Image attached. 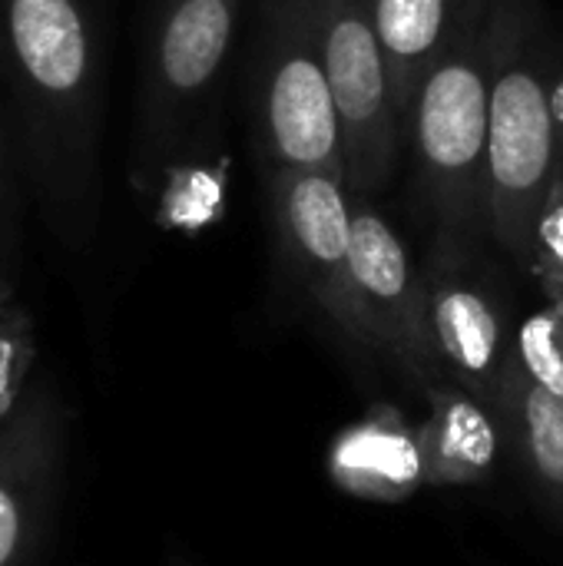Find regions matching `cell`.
I'll return each instance as SVG.
<instances>
[{
    "label": "cell",
    "instance_id": "5b68a950",
    "mask_svg": "<svg viewBox=\"0 0 563 566\" xmlns=\"http://www.w3.org/2000/svg\"><path fill=\"white\" fill-rule=\"evenodd\" d=\"M252 106L265 179L285 169L345 179L342 126L319 40V0L265 3Z\"/></svg>",
    "mask_w": 563,
    "mask_h": 566
},
{
    "label": "cell",
    "instance_id": "4fadbf2b",
    "mask_svg": "<svg viewBox=\"0 0 563 566\" xmlns=\"http://www.w3.org/2000/svg\"><path fill=\"white\" fill-rule=\"evenodd\" d=\"M332 481L365 501H405L425 484L418 428L398 408L375 405L358 424L338 434L329 451Z\"/></svg>",
    "mask_w": 563,
    "mask_h": 566
},
{
    "label": "cell",
    "instance_id": "9a60e30c",
    "mask_svg": "<svg viewBox=\"0 0 563 566\" xmlns=\"http://www.w3.org/2000/svg\"><path fill=\"white\" fill-rule=\"evenodd\" d=\"M37 361L33 318L17 298V282H0V431L20 415Z\"/></svg>",
    "mask_w": 563,
    "mask_h": 566
},
{
    "label": "cell",
    "instance_id": "6da1fadb",
    "mask_svg": "<svg viewBox=\"0 0 563 566\" xmlns=\"http://www.w3.org/2000/svg\"><path fill=\"white\" fill-rule=\"evenodd\" d=\"M0 76L20 156L53 235L80 249L100 222L103 30L96 0H0Z\"/></svg>",
    "mask_w": 563,
    "mask_h": 566
},
{
    "label": "cell",
    "instance_id": "7c38bea8",
    "mask_svg": "<svg viewBox=\"0 0 563 566\" xmlns=\"http://www.w3.org/2000/svg\"><path fill=\"white\" fill-rule=\"evenodd\" d=\"M491 411L531 497L563 534V398L528 378L511 358Z\"/></svg>",
    "mask_w": 563,
    "mask_h": 566
},
{
    "label": "cell",
    "instance_id": "8992f818",
    "mask_svg": "<svg viewBox=\"0 0 563 566\" xmlns=\"http://www.w3.org/2000/svg\"><path fill=\"white\" fill-rule=\"evenodd\" d=\"M319 40L342 126L345 186L375 196L392 182L408 136L395 109L372 0H319Z\"/></svg>",
    "mask_w": 563,
    "mask_h": 566
},
{
    "label": "cell",
    "instance_id": "8fae6325",
    "mask_svg": "<svg viewBox=\"0 0 563 566\" xmlns=\"http://www.w3.org/2000/svg\"><path fill=\"white\" fill-rule=\"evenodd\" d=\"M425 398L431 408L428 421L418 428L425 484L438 491L484 484L498 471L504 448L498 415L455 381L428 388Z\"/></svg>",
    "mask_w": 563,
    "mask_h": 566
},
{
    "label": "cell",
    "instance_id": "9c48e42d",
    "mask_svg": "<svg viewBox=\"0 0 563 566\" xmlns=\"http://www.w3.org/2000/svg\"><path fill=\"white\" fill-rule=\"evenodd\" d=\"M425 282L431 342L445 378L491 408L514 358V332L481 249L431 242Z\"/></svg>",
    "mask_w": 563,
    "mask_h": 566
},
{
    "label": "cell",
    "instance_id": "ba28073f",
    "mask_svg": "<svg viewBox=\"0 0 563 566\" xmlns=\"http://www.w3.org/2000/svg\"><path fill=\"white\" fill-rule=\"evenodd\" d=\"M269 199L282 275L295 295L329 322L352 355L368 358L352 285L345 179L332 172L285 169L269 176Z\"/></svg>",
    "mask_w": 563,
    "mask_h": 566
},
{
    "label": "cell",
    "instance_id": "2e32d148",
    "mask_svg": "<svg viewBox=\"0 0 563 566\" xmlns=\"http://www.w3.org/2000/svg\"><path fill=\"white\" fill-rule=\"evenodd\" d=\"M514 358L541 388L563 398V308L544 302L514 332Z\"/></svg>",
    "mask_w": 563,
    "mask_h": 566
},
{
    "label": "cell",
    "instance_id": "30bf717a",
    "mask_svg": "<svg viewBox=\"0 0 563 566\" xmlns=\"http://www.w3.org/2000/svg\"><path fill=\"white\" fill-rule=\"evenodd\" d=\"M60 405L40 381L0 431V566H27L46 524L60 468Z\"/></svg>",
    "mask_w": 563,
    "mask_h": 566
},
{
    "label": "cell",
    "instance_id": "e0dca14e",
    "mask_svg": "<svg viewBox=\"0 0 563 566\" xmlns=\"http://www.w3.org/2000/svg\"><path fill=\"white\" fill-rule=\"evenodd\" d=\"M23 159L13 156V136L0 106V282H17L23 255Z\"/></svg>",
    "mask_w": 563,
    "mask_h": 566
},
{
    "label": "cell",
    "instance_id": "277c9868",
    "mask_svg": "<svg viewBox=\"0 0 563 566\" xmlns=\"http://www.w3.org/2000/svg\"><path fill=\"white\" fill-rule=\"evenodd\" d=\"M239 0H159L143 56L129 182L149 196L176 176L229 60Z\"/></svg>",
    "mask_w": 563,
    "mask_h": 566
},
{
    "label": "cell",
    "instance_id": "5bb4252c",
    "mask_svg": "<svg viewBox=\"0 0 563 566\" xmlns=\"http://www.w3.org/2000/svg\"><path fill=\"white\" fill-rule=\"evenodd\" d=\"M465 0H372V17L385 46L392 96L408 136L415 96L428 70L445 53Z\"/></svg>",
    "mask_w": 563,
    "mask_h": 566
},
{
    "label": "cell",
    "instance_id": "ffe728a7",
    "mask_svg": "<svg viewBox=\"0 0 563 566\" xmlns=\"http://www.w3.org/2000/svg\"><path fill=\"white\" fill-rule=\"evenodd\" d=\"M166 566H192L186 557H179V554H169V560H166Z\"/></svg>",
    "mask_w": 563,
    "mask_h": 566
},
{
    "label": "cell",
    "instance_id": "ac0fdd59",
    "mask_svg": "<svg viewBox=\"0 0 563 566\" xmlns=\"http://www.w3.org/2000/svg\"><path fill=\"white\" fill-rule=\"evenodd\" d=\"M528 275L538 282L551 305L563 308V166L551 182V192L534 226V255Z\"/></svg>",
    "mask_w": 563,
    "mask_h": 566
},
{
    "label": "cell",
    "instance_id": "d6986e66",
    "mask_svg": "<svg viewBox=\"0 0 563 566\" xmlns=\"http://www.w3.org/2000/svg\"><path fill=\"white\" fill-rule=\"evenodd\" d=\"M548 86H551V109H554V123H557V143H561V166H563V63L561 60H551Z\"/></svg>",
    "mask_w": 563,
    "mask_h": 566
},
{
    "label": "cell",
    "instance_id": "7a4b0ae2",
    "mask_svg": "<svg viewBox=\"0 0 563 566\" xmlns=\"http://www.w3.org/2000/svg\"><path fill=\"white\" fill-rule=\"evenodd\" d=\"M491 113H488V212L491 239L531 272L534 226L561 169L551 109V50L534 0H491Z\"/></svg>",
    "mask_w": 563,
    "mask_h": 566
},
{
    "label": "cell",
    "instance_id": "52a82bcc",
    "mask_svg": "<svg viewBox=\"0 0 563 566\" xmlns=\"http://www.w3.org/2000/svg\"><path fill=\"white\" fill-rule=\"evenodd\" d=\"M348 252L368 358L395 365L421 391L448 381L431 342L425 269L372 196L348 192Z\"/></svg>",
    "mask_w": 563,
    "mask_h": 566
},
{
    "label": "cell",
    "instance_id": "3957f363",
    "mask_svg": "<svg viewBox=\"0 0 563 566\" xmlns=\"http://www.w3.org/2000/svg\"><path fill=\"white\" fill-rule=\"evenodd\" d=\"M491 0H465L458 27L428 70L408 139L415 179L435 242L481 249L491 235L488 212V113H491Z\"/></svg>",
    "mask_w": 563,
    "mask_h": 566
}]
</instances>
